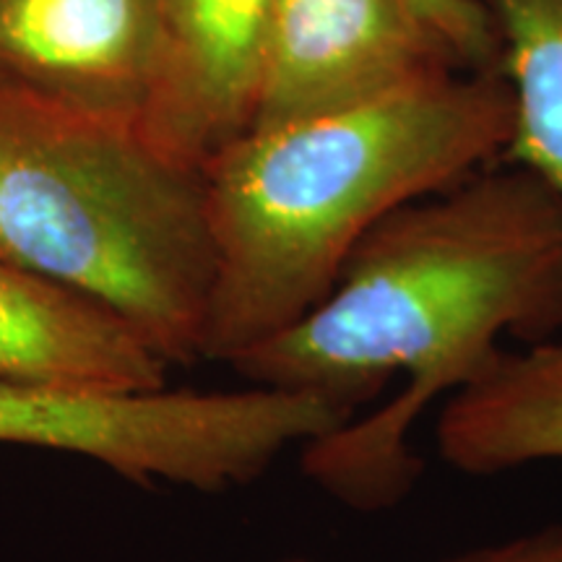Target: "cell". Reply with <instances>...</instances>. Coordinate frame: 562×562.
Masks as SVG:
<instances>
[{
    "instance_id": "6da1fadb",
    "label": "cell",
    "mask_w": 562,
    "mask_h": 562,
    "mask_svg": "<svg viewBox=\"0 0 562 562\" xmlns=\"http://www.w3.org/2000/svg\"><path fill=\"white\" fill-rule=\"evenodd\" d=\"M562 331V195L490 165L391 211L351 248L331 292L232 360L250 385L307 393L355 417L302 446V472L347 508L389 510L422 461L409 446L442 396L501 357Z\"/></svg>"
},
{
    "instance_id": "7a4b0ae2",
    "label": "cell",
    "mask_w": 562,
    "mask_h": 562,
    "mask_svg": "<svg viewBox=\"0 0 562 562\" xmlns=\"http://www.w3.org/2000/svg\"><path fill=\"white\" fill-rule=\"evenodd\" d=\"M497 70H448L375 100L250 128L203 167L214 237L201 360L232 362L311 313L362 235L503 159Z\"/></svg>"
},
{
    "instance_id": "3957f363",
    "label": "cell",
    "mask_w": 562,
    "mask_h": 562,
    "mask_svg": "<svg viewBox=\"0 0 562 562\" xmlns=\"http://www.w3.org/2000/svg\"><path fill=\"white\" fill-rule=\"evenodd\" d=\"M0 261L108 305L170 368L201 360L216 266L203 172L136 115L0 81Z\"/></svg>"
},
{
    "instance_id": "277c9868",
    "label": "cell",
    "mask_w": 562,
    "mask_h": 562,
    "mask_svg": "<svg viewBox=\"0 0 562 562\" xmlns=\"http://www.w3.org/2000/svg\"><path fill=\"white\" fill-rule=\"evenodd\" d=\"M355 417L307 393L100 391L0 375V442L91 459L138 484L220 492Z\"/></svg>"
},
{
    "instance_id": "5b68a950",
    "label": "cell",
    "mask_w": 562,
    "mask_h": 562,
    "mask_svg": "<svg viewBox=\"0 0 562 562\" xmlns=\"http://www.w3.org/2000/svg\"><path fill=\"white\" fill-rule=\"evenodd\" d=\"M467 70L409 0H273L250 128L351 108Z\"/></svg>"
},
{
    "instance_id": "8992f818",
    "label": "cell",
    "mask_w": 562,
    "mask_h": 562,
    "mask_svg": "<svg viewBox=\"0 0 562 562\" xmlns=\"http://www.w3.org/2000/svg\"><path fill=\"white\" fill-rule=\"evenodd\" d=\"M273 0H159L140 131L167 159L203 170L250 131Z\"/></svg>"
},
{
    "instance_id": "52a82bcc",
    "label": "cell",
    "mask_w": 562,
    "mask_h": 562,
    "mask_svg": "<svg viewBox=\"0 0 562 562\" xmlns=\"http://www.w3.org/2000/svg\"><path fill=\"white\" fill-rule=\"evenodd\" d=\"M159 0H0V81L136 115Z\"/></svg>"
},
{
    "instance_id": "ba28073f",
    "label": "cell",
    "mask_w": 562,
    "mask_h": 562,
    "mask_svg": "<svg viewBox=\"0 0 562 562\" xmlns=\"http://www.w3.org/2000/svg\"><path fill=\"white\" fill-rule=\"evenodd\" d=\"M167 364L87 294L0 261V375L76 389L159 391Z\"/></svg>"
},
{
    "instance_id": "9c48e42d",
    "label": "cell",
    "mask_w": 562,
    "mask_h": 562,
    "mask_svg": "<svg viewBox=\"0 0 562 562\" xmlns=\"http://www.w3.org/2000/svg\"><path fill=\"white\" fill-rule=\"evenodd\" d=\"M438 451L463 474H501L562 461V339L501 351L448 396L435 427Z\"/></svg>"
},
{
    "instance_id": "30bf717a",
    "label": "cell",
    "mask_w": 562,
    "mask_h": 562,
    "mask_svg": "<svg viewBox=\"0 0 562 562\" xmlns=\"http://www.w3.org/2000/svg\"><path fill=\"white\" fill-rule=\"evenodd\" d=\"M495 26L497 74L513 97L501 161L526 167L562 195V0H480Z\"/></svg>"
},
{
    "instance_id": "8fae6325",
    "label": "cell",
    "mask_w": 562,
    "mask_h": 562,
    "mask_svg": "<svg viewBox=\"0 0 562 562\" xmlns=\"http://www.w3.org/2000/svg\"><path fill=\"white\" fill-rule=\"evenodd\" d=\"M459 55L467 70H497L495 26L480 0H409Z\"/></svg>"
},
{
    "instance_id": "7c38bea8",
    "label": "cell",
    "mask_w": 562,
    "mask_h": 562,
    "mask_svg": "<svg viewBox=\"0 0 562 562\" xmlns=\"http://www.w3.org/2000/svg\"><path fill=\"white\" fill-rule=\"evenodd\" d=\"M442 562H562V526H547L508 542L474 547Z\"/></svg>"
},
{
    "instance_id": "4fadbf2b",
    "label": "cell",
    "mask_w": 562,
    "mask_h": 562,
    "mask_svg": "<svg viewBox=\"0 0 562 562\" xmlns=\"http://www.w3.org/2000/svg\"><path fill=\"white\" fill-rule=\"evenodd\" d=\"M281 562H307V560H302V558H292V560H281Z\"/></svg>"
}]
</instances>
